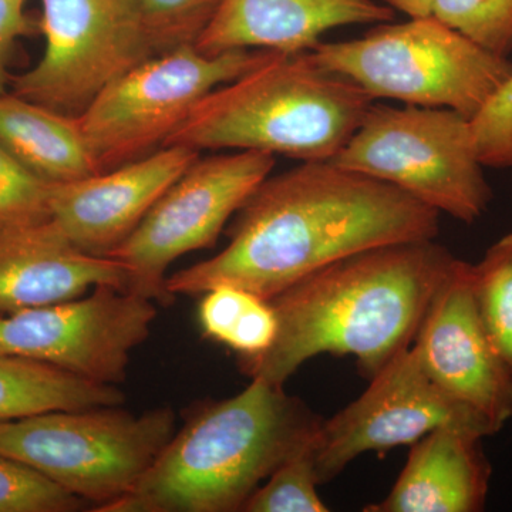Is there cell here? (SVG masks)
<instances>
[{
    "mask_svg": "<svg viewBox=\"0 0 512 512\" xmlns=\"http://www.w3.org/2000/svg\"><path fill=\"white\" fill-rule=\"evenodd\" d=\"M440 212L332 161H302L266 177L227 228L217 255L167 276L171 295L220 285L272 299L338 259L396 242L436 239Z\"/></svg>",
    "mask_w": 512,
    "mask_h": 512,
    "instance_id": "6da1fadb",
    "label": "cell"
},
{
    "mask_svg": "<svg viewBox=\"0 0 512 512\" xmlns=\"http://www.w3.org/2000/svg\"><path fill=\"white\" fill-rule=\"evenodd\" d=\"M456 256L434 239L363 249L305 276L269 302L278 335L262 355L239 359L251 379L285 386L315 356H353L373 379L416 338Z\"/></svg>",
    "mask_w": 512,
    "mask_h": 512,
    "instance_id": "7a4b0ae2",
    "label": "cell"
},
{
    "mask_svg": "<svg viewBox=\"0 0 512 512\" xmlns=\"http://www.w3.org/2000/svg\"><path fill=\"white\" fill-rule=\"evenodd\" d=\"M323 419L262 379L191 413L130 493L93 511L234 512L266 478L315 443Z\"/></svg>",
    "mask_w": 512,
    "mask_h": 512,
    "instance_id": "3957f363",
    "label": "cell"
},
{
    "mask_svg": "<svg viewBox=\"0 0 512 512\" xmlns=\"http://www.w3.org/2000/svg\"><path fill=\"white\" fill-rule=\"evenodd\" d=\"M373 103L362 87L320 66L311 52H269L207 94L163 147L326 161L348 143Z\"/></svg>",
    "mask_w": 512,
    "mask_h": 512,
    "instance_id": "277c9868",
    "label": "cell"
},
{
    "mask_svg": "<svg viewBox=\"0 0 512 512\" xmlns=\"http://www.w3.org/2000/svg\"><path fill=\"white\" fill-rule=\"evenodd\" d=\"M313 59L373 99L450 109L473 120L512 74L495 56L431 16L377 23L359 39L320 42Z\"/></svg>",
    "mask_w": 512,
    "mask_h": 512,
    "instance_id": "5b68a950",
    "label": "cell"
},
{
    "mask_svg": "<svg viewBox=\"0 0 512 512\" xmlns=\"http://www.w3.org/2000/svg\"><path fill=\"white\" fill-rule=\"evenodd\" d=\"M175 420L170 406L141 414L120 406L40 413L0 423V454L101 507L136 487L173 439Z\"/></svg>",
    "mask_w": 512,
    "mask_h": 512,
    "instance_id": "8992f818",
    "label": "cell"
},
{
    "mask_svg": "<svg viewBox=\"0 0 512 512\" xmlns=\"http://www.w3.org/2000/svg\"><path fill=\"white\" fill-rule=\"evenodd\" d=\"M329 161L393 185L464 224L480 220L494 198L471 120L450 109L373 103Z\"/></svg>",
    "mask_w": 512,
    "mask_h": 512,
    "instance_id": "52a82bcc",
    "label": "cell"
},
{
    "mask_svg": "<svg viewBox=\"0 0 512 512\" xmlns=\"http://www.w3.org/2000/svg\"><path fill=\"white\" fill-rule=\"evenodd\" d=\"M269 52L239 49L208 56L181 46L114 80L77 116L100 173L163 147L207 94L247 73Z\"/></svg>",
    "mask_w": 512,
    "mask_h": 512,
    "instance_id": "ba28073f",
    "label": "cell"
},
{
    "mask_svg": "<svg viewBox=\"0 0 512 512\" xmlns=\"http://www.w3.org/2000/svg\"><path fill=\"white\" fill-rule=\"evenodd\" d=\"M275 167V156L237 150L200 158L109 255L127 266L128 291L170 305L167 269L188 252L214 247L221 232Z\"/></svg>",
    "mask_w": 512,
    "mask_h": 512,
    "instance_id": "9c48e42d",
    "label": "cell"
},
{
    "mask_svg": "<svg viewBox=\"0 0 512 512\" xmlns=\"http://www.w3.org/2000/svg\"><path fill=\"white\" fill-rule=\"evenodd\" d=\"M45 52L13 93L79 116L110 83L156 56L136 0H42Z\"/></svg>",
    "mask_w": 512,
    "mask_h": 512,
    "instance_id": "30bf717a",
    "label": "cell"
},
{
    "mask_svg": "<svg viewBox=\"0 0 512 512\" xmlns=\"http://www.w3.org/2000/svg\"><path fill=\"white\" fill-rule=\"evenodd\" d=\"M443 427L481 439L498 433L481 414L444 393L426 375L410 346L370 379L355 402L323 420L313 444L319 485L338 477L362 454L413 446Z\"/></svg>",
    "mask_w": 512,
    "mask_h": 512,
    "instance_id": "8fae6325",
    "label": "cell"
},
{
    "mask_svg": "<svg viewBox=\"0 0 512 512\" xmlns=\"http://www.w3.org/2000/svg\"><path fill=\"white\" fill-rule=\"evenodd\" d=\"M156 318V302L146 296L97 286L72 301L0 315V352L116 386Z\"/></svg>",
    "mask_w": 512,
    "mask_h": 512,
    "instance_id": "7c38bea8",
    "label": "cell"
},
{
    "mask_svg": "<svg viewBox=\"0 0 512 512\" xmlns=\"http://www.w3.org/2000/svg\"><path fill=\"white\" fill-rule=\"evenodd\" d=\"M470 271L471 264L457 259L421 320L412 348L444 393L500 431L512 419V372L481 325Z\"/></svg>",
    "mask_w": 512,
    "mask_h": 512,
    "instance_id": "4fadbf2b",
    "label": "cell"
},
{
    "mask_svg": "<svg viewBox=\"0 0 512 512\" xmlns=\"http://www.w3.org/2000/svg\"><path fill=\"white\" fill-rule=\"evenodd\" d=\"M198 157L192 148L161 147L113 170L52 184L50 220L80 251L109 256Z\"/></svg>",
    "mask_w": 512,
    "mask_h": 512,
    "instance_id": "5bb4252c",
    "label": "cell"
},
{
    "mask_svg": "<svg viewBox=\"0 0 512 512\" xmlns=\"http://www.w3.org/2000/svg\"><path fill=\"white\" fill-rule=\"evenodd\" d=\"M128 285L126 265L80 251L52 220L0 231V315L72 301L97 286Z\"/></svg>",
    "mask_w": 512,
    "mask_h": 512,
    "instance_id": "9a60e30c",
    "label": "cell"
},
{
    "mask_svg": "<svg viewBox=\"0 0 512 512\" xmlns=\"http://www.w3.org/2000/svg\"><path fill=\"white\" fill-rule=\"evenodd\" d=\"M380 0H221L195 47L208 56L229 50L311 52L328 30L393 22Z\"/></svg>",
    "mask_w": 512,
    "mask_h": 512,
    "instance_id": "2e32d148",
    "label": "cell"
},
{
    "mask_svg": "<svg viewBox=\"0 0 512 512\" xmlns=\"http://www.w3.org/2000/svg\"><path fill=\"white\" fill-rule=\"evenodd\" d=\"M481 437L456 429L430 431L414 443L392 491L366 512L483 511L493 470Z\"/></svg>",
    "mask_w": 512,
    "mask_h": 512,
    "instance_id": "e0dca14e",
    "label": "cell"
},
{
    "mask_svg": "<svg viewBox=\"0 0 512 512\" xmlns=\"http://www.w3.org/2000/svg\"><path fill=\"white\" fill-rule=\"evenodd\" d=\"M0 146L50 184L99 174L79 117L0 93Z\"/></svg>",
    "mask_w": 512,
    "mask_h": 512,
    "instance_id": "ac0fdd59",
    "label": "cell"
},
{
    "mask_svg": "<svg viewBox=\"0 0 512 512\" xmlns=\"http://www.w3.org/2000/svg\"><path fill=\"white\" fill-rule=\"evenodd\" d=\"M126 396L47 363L0 352V423L56 410L121 406Z\"/></svg>",
    "mask_w": 512,
    "mask_h": 512,
    "instance_id": "d6986e66",
    "label": "cell"
},
{
    "mask_svg": "<svg viewBox=\"0 0 512 512\" xmlns=\"http://www.w3.org/2000/svg\"><path fill=\"white\" fill-rule=\"evenodd\" d=\"M198 320L205 338L235 350L239 359L262 355L275 342L278 318L268 299L220 285L202 293Z\"/></svg>",
    "mask_w": 512,
    "mask_h": 512,
    "instance_id": "ffe728a7",
    "label": "cell"
},
{
    "mask_svg": "<svg viewBox=\"0 0 512 512\" xmlns=\"http://www.w3.org/2000/svg\"><path fill=\"white\" fill-rule=\"evenodd\" d=\"M470 272L481 325L512 372V232L494 242Z\"/></svg>",
    "mask_w": 512,
    "mask_h": 512,
    "instance_id": "44dd1931",
    "label": "cell"
},
{
    "mask_svg": "<svg viewBox=\"0 0 512 512\" xmlns=\"http://www.w3.org/2000/svg\"><path fill=\"white\" fill-rule=\"evenodd\" d=\"M313 444L276 468L248 498L242 511L328 512V505L323 503L318 493Z\"/></svg>",
    "mask_w": 512,
    "mask_h": 512,
    "instance_id": "7402d4cb",
    "label": "cell"
},
{
    "mask_svg": "<svg viewBox=\"0 0 512 512\" xmlns=\"http://www.w3.org/2000/svg\"><path fill=\"white\" fill-rule=\"evenodd\" d=\"M433 16L495 56L512 53V0H434Z\"/></svg>",
    "mask_w": 512,
    "mask_h": 512,
    "instance_id": "603a6c76",
    "label": "cell"
},
{
    "mask_svg": "<svg viewBox=\"0 0 512 512\" xmlns=\"http://www.w3.org/2000/svg\"><path fill=\"white\" fill-rule=\"evenodd\" d=\"M156 55L195 46L220 8L221 0H136Z\"/></svg>",
    "mask_w": 512,
    "mask_h": 512,
    "instance_id": "cb8c5ba5",
    "label": "cell"
},
{
    "mask_svg": "<svg viewBox=\"0 0 512 512\" xmlns=\"http://www.w3.org/2000/svg\"><path fill=\"white\" fill-rule=\"evenodd\" d=\"M84 504L32 467L0 454V512H74Z\"/></svg>",
    "mask_w": 512,
    "mask_h": 512,
    "instance_id": "d4e9b609",
    "label": "cell"
},
{
    "mask_svg": "<svg viewBox=\"0 0 512 512\" xmlns=\"http://www.w3.org/2000/svg\"><path fill=\"white\" fill-rule=\"evenodd\" d=\"M50 188L0 146V231L50 220Z\"/></svg>",
    "mask_w": 512,
    "mask_h": 512,
    "instance_id": "484cf974",
    "label": "cell"
},
{
    "mask_svg": "<svg viewBox=\"0 0 512 512\" xmlns=\"http://www.w3.org/2000/svg\"><path fill=\"white\" fill-rule=\"evenodd\" d=\"M471 133L484 167L512 168V74L471 120Z\"/></svg>",
    "mask_w": 512,
    "mask_h": 512,
    "instance_id": "4316f807",
    "label": "cell"
},
{
    "mask_svg": "<svg viewBox=\"0 0 512 512\" xmlns=\"http://www.w3.org/2000/svg\"><path fill=\"white\" fill-rule=\"evenodd\" d=\"M40 22L26 12V0H0V93L6 92L10 82L8 64L10 53L18 39L33 35Z\"/></svg>",
    "mask_w": 512,
    "mask_h": 512,
    "instance_id": "83f0119b",
    "label": "cell"
},
{
    "mask_svg": "<svg viewBox=\"0 0 512 512\" xmlns=\"http://www.w3.org/2000/svg\"><path fill=\"white\" fill-rule=\"evenodd\" d=\"M396 12H403L409 18H424L433 15L434 0H380Z\"/></svg>",
    "mask_w": 512,
    "mask_h": 512,
    "instance_id": "f1b7e54d",
    "label": "cell"
}]
</instances>
